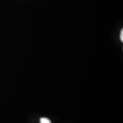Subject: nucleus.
Here are the masks:
<instances>
[{"instance_id":"1","label":"nucleus","mask_w":123,"mask_h":123,"mask_svg":"<svg viewBox=\"0 0 123 123\" xmlns=\"http://www.w3.org/2000/svg\"><path fill=\"white\" fill-rule=\"evenodd\" d=\"M40 123H51V122L47 118L43 117L40 119Z\"/></svg>"},{"instance_id":"2","label":"nucleus","mask_w":123,"mask_h":123,"mask_svg":"<svg viewBox=\"0 0 123 123\" xmlns=\"http://www.w3.org/2000/svg\"><path fill=\"white\" fill-rule=\"evenodd\" d=\"M120 39H121V41L123 42V29L121 30V32H120Z\"/></svg>"}]
</instances>
